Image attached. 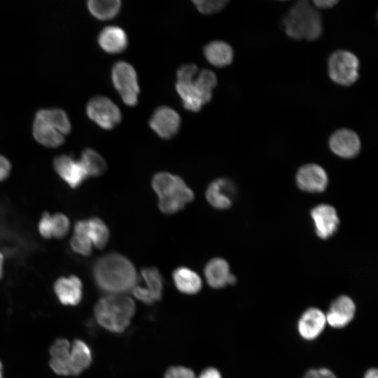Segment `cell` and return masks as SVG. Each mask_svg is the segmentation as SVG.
I'll return each mask as SVG.
<instances>
[{"label": "cell", "mask_w": 378, "mask_h": 378, "mask_svg": "<svg viewBox=\"0 0 378 378\" xmlns=\"http://www.w3.org/2000/svg\"><path fill=\"white\" fill-rule=\"evenodd\" d=\"M217 84L215 74L209 69H202L193 80V85L197 95L204 104L209 102L212 97V91Z\"/></svg>", "instance_id": "obj_27"}, {"label": "cell", "mask_w": 378, "mask_h": 378, "mask_svg": "<svg viewBox=\"0 0 378 378\" xmlns=\"http://www.w3.org/2000/svg\"><path fill=\"white\" fill-rule=\"evenodd\" d=\"M96 285L103 291L119 294L133 289L137 273L133 263L115 252L106 253L96 260L92 269Z\"/></svg>", "instance_id": "obj_1"}, {"label": "cell", "mask_w": 378, "mask_h": 378, "mask_svg": "<svg viewBox=\"0 0 378 378\" xmlns=\"http://www.w3.org/2000/svg\"><path fill=\"white\" fill-rule=\"evenodd\" d=\"M134 295L141 302L151 304L156 301H158L155 295L150 292L147 288L135 286L133 289Z\"/></svg>", "instance_id": "obj_35"}, {"label": "cell", "mask_w": 378, "mask_h": 378, "mask_svg": "<svg viewBox=\"0 0 378 378\" xmlns=\"http://www.w3.org/2000/svg\"><path fill=\"white\" fill-rule=\"evenodd\" d=\"M236 194L233 182L228 178H218L214 181L206 191L208 202L214 208L225 209L231 206Z\"/></svg>", "instance_id": "obj_13"}, {"label": "cell", "mask_w": 378, "mask_h": 378, "mask_svg": "<svg viewBox=\"0 0 378 378\" xmlns=\"http://www.w3.org/2000/svg\"><path fill=\"white\" fill-rule=\"evenodd\" d=\"M356 312V304L350 297L345 295L338 296L325 313L326 323L335 329L344 328L354 320Z\"/></svg>", "instance_id": "obj_9"}, {"label": "cell", "mask_w": 378, "mask_h": 378, "mask_svg": "<svg viewBox=\"0 0 378 378\" xmlns=\"http://www.w3.org/2000/svg\"><path fill=\"white\" fill-rule=\"evenodd\" d=\"M142 276L148 286L158 300L162 297L163 282L160 272L155 267H146L141 270Z\"/></svg>", "instance_id": "obj_31"}, {"label": "cell", "mask_w": 378, "mask_h": 378, "mask_svg": "<svg viewBox=\"0 0 378 378\" xmlns=\"http://www.w3.org/2000/svg\"><path fill=\"white\" fill-rule=\"evenodd\" d=\"M149 125L160 137L169 139L179 130L181 117L173 108L167 106H160L151 115Z\"/></svg>", "instance_id": "obj_8"}, {"label": "cell", "mask_w": 378, "mask_h": 378, "mask_svg": "<svg viewBox=\"0 0 378 378\" xmlns=\"http://www.w3.org/2000/svg\"><path fill=\"white\" fill-rule=\"evenodd\" d=\"M70 344L64 339L57 340L52 345L50 351L51 355L50 365L57 374H70Z\"/></svg>", "instance_id": "obj_23"}, {"label": "cell", "mask_w": 378, "mask_h": 378, "mask_svg": "<svg viewBox=\"0 0 378 378\" xmlns=\"http://www.w3.org/2000/svg\"><path fill=\"white\" fill-rule=\"evenodd\" d=\"M134 312V301L129 297L119 295L100 299L94 308L98 323L115 333H120L128 327Z\"/></svg>", "instance_id": "obj_4"}, {"label": "cell", "mask_w": 378, "mask_h": 378, "mask_svg": "<svg viewBox=\"0 0 378 378\" xmlns=\"http://www.w3.org/2000/svg\"><path fill=\"white\" fill-rule=\"evenodd\" d=\"M89 176H98L104 174L106 169L104 159L97 151L91 148H85L80 160Z\"/></svg>", "instance_id": "obj_30"}, {"label": "cell", "mask_w": 378, "mask_h": 378, "mask_svg": "<svg viewBox=\"0 0 378 378\" xmlns=\"http://www.w3.org/2000/svg\"><path fill=\"white\" fill-rule=\"evenodd\" d=\"M55 170L72 188H76L85 181L88 174L81 162L74 160L71 156L62 155L54 159Z\"/></svg>", "instance_id": "obj_12"}, {"label": "cell", "mask_w": 378, "mask_h": 378, "mask_svg": "<svg viewBox=\"0 0 378 378\" xmlns=\"http://www.w3.org/2000/svg\"><path fill=\"white\" fill-rule=\"evenodd\" d=\"M88 116L104 130H111L120 123L121 111L110 99L96 96L91 99L86 106Z\"/></svg>", "instance_id": "obj_7"}, {"label": "cell", "mask_w": 378, "mask_h": 378, "mask_svg": "<svg viewBox=\"0 0 378 378\" xmlns=\"http://www.w3.org/2000/svg\"><path fill=\"white\" fill-rule=\"evenodd\" d=\"M174 283L181 293L192 295L198 293L202 288V280L193 270L186 267L176 268L172 274Z\"/></svg>", "instance_id": "obj_25"}, {"label": "cell", "mask_w": 378, "mask_h": 378, "mask_svg": "<svg viewBox=\"0 0 378 378\" xmlns=\"http://www.w3.org/2000/svg\"><path fill=\"white\" fill-rule=\"evenodd\" d=\"M363 378H378L377 369V368L368 369L365 372Z\"/></svg>", "instance_id": "obj_41"}, {"label": "cell", "mask_w": 378, "mask_h": 378, "mask_svg": "<svg viewBox=\"0 0 378 378\" xmlns=\"http://www.w3.org/2000/svg\"><path fill=\"white\" fill-rule=\"evenodd\" d=\"M71 246L75 252L86 256L90 255L92 244L86 236L74 234L71 239Z\"/></svg>", "instance_id": "obj_33"}, {"label": "cell", "mask_w": 378, "mask_h": 378, "mask_svg": "<svg viewBox=\"0 0 378 378\" xmlns=\"http://www.w3.org/2000/svg\"><path fill=\"white\" fill-rule=\"evenodd\" d=\"M197 9L203 14H212L221 10L227 4L226 0H195Z\"/></svg>", "instance_id": "obj_32"}, {"label": "cell", "mask_w": 378, "mask_h": 378, "mask_svg": "<svg viewBox=\"0 0 378 378\" xmlns=\"http://www.w3.org/2000/svg\"><path fill=\"white\" fill-rule=\"evenodd\" d=\"M199 378H223L220 372L214 368H208L204 370Z\"/></svg>", "instance_id": "obj_40"}, {"label": "cell", "mask_w": 378, "mask_h": 378, "mask_svg": "<svg viewBox=\"0 0 378 378\" xmlns=\"http://www.w3.org/2000/svg\"><path fill=\"white\" fill-rule=\"evenodd\" d=\"M283 27L286 35L293 39L314 41L323 32L322 17L311 2L300 1L284 16Z\"/></svg>", "instance_id": "obj_2"}, {"label": "cell", "mask_w": 378, "mask_h": 378, "mask_svg": "<svg viewBox=\"0 0 378 378\" xmlns=\"http://www.w3.org/2000/svg\"><path fill=\"white\" fill-rule=\"evenodd\" d=\"M69 220L63 214L57 213L50 215L44 213L38 224L41 234L47 239L54 237L57 239L63 238L69 230Z\"/></svg>", "instance_id": "obj_20"}, {"label": "cell", "mask_w": 378, "mask_h": 378, "mask_svg": "<svg viewBox=\"0 0 378 378\" xmlns=\"http://www.w3.org/2000/svg\"><path fill=\"white\" fill-rule=\"evenodd\" d=\"M92 359V352L88 344L82 340H75L70 350V374H80L90 365Z\"/></svg>", "instance_id": "obj_24"}, {"label": "cell", "mask_w": 378, "mask_h": 378, "mask_svg": "<svg viewBox=\"0 0 378 378\" xmlns=\"http://www.w3.org/2000/svg\"><path fill=\"white\" fill-rule=\"evenodd\" d=\"M296 181L300 189L311 192H322L328 184L326 172L316 164H307L300 167Z\"/></svg>", "instance_id": "obj_14"}, {"label": "cell", "mask_w": 378, "mask_h": 378, "mask_svg": "<svg viewBox=\"0 0 378 378\" xmlns=\"http://www.w3.org/2000/svg\"><path fill=\"white\" fill-rule=\"evenodd\" d=\"M204 275L208 284L214 288H221L236 282L235 276L230 273L227 261L221 258L209 260L204 267Z\"/></svg>", "instance_id": "obj_17"}, {"label": "cell", "mask_w": 378, "mask_h": 378, "mask_svg": "<svg viewBox=\"0 0 378 378\" xmlns=\"http://www.w3.org/2000/svg\"><path fill=\"white\" fill-rule=\"evenodd\" d=\"M33 135L43 146L55 148L64 141V135L50 122L35 117L33 125Z\"/></svg>", "instance_id": "obj_21"}, {"label": "cell", "mask_w": 378, "mask_h": 378, "mask_svg": "<svg viewBox=\"0 0 378 378\" xmlns=\"http://www.w3.org/2000/svg\"><path fill=\"white\" fill-rule=\"evenodd\" d=\"M326 324L325 313L318 308L309 307L300 316L297 330L303 340L313 341L321 335Z\"/></svg>", "instance_id": "obj_11"}, {"label": "cell", "mask_w": 378, "mask_h": 378, "mask_svg": "<svg viewBox=\"0 0 378 378\" xmlns=\"http://www.w3.org/2000/svg\"><path fill=\"white\" fill-rule=\"evenodd\" d=\"M121 1L119 0H90L88 8L97 19L106 20L115 18L119 13Z\"/></svg>", "instance_id": "obj_28"}, {"label": "cell", "mask_w": 378, "mask_h": 378, "mask_svg": "<svg viewBox=\"0 0 378 378\" xmlns=\"http://www.w3.org/2000/svg\"><path fill=\"white\" fill-rule=\"evenodd\" d=\"M329 146L337 156L351 158L358 154L361 144L358 135L354 131L348 128H341L331 134Z\"/></svg>", "instance_id": "obj_10"}, {"label": "cell", "mask_w": 378, "mask_h": 378, "mask_svg": "<svg viewBox=\"0 0 378 378\" xmlns=\"http://www.w3.org/2000/svg\"><path fill=\"white\" fill-rule=\"evenodd\" d=\"M338 2L336 0H314L312 4L316 9H328L334 7Z\"/></svg>", "instance_id": "obj_39"}, {"label": "cell", "mask_w": 378, "mask_h": 378, "mask_svg": "<svg viewBox=\"0 0 378 378\" xmlns=\"http://www.w3.org/2000/svg\"><path fill=\"white\" fill-rule=\"evenodd\" d=\"M74 233L85 235L99 249L106 246L109 238L107 226L99 218L78 221L74 226Z\"/></svg>", "instance_id": "obj_16"}, {"label": "cell", "mask_w": 378, "mask_h": 378, "mask_svg": "<svg viewBox=\"0 0 378 378\" xmlns=\"http://www.w3.org/2000/svg\"><path fill=\"white\" fill-rule=\"evenodd\" d=\"M314 221L316 234L327 239L334 234L339 225V218L335 209L328 204L316 206L311 212Z\"/></svg>", "instance_id": "obj_15"}, {"label": "cell", "mask_w": 378, "mask_h": 378, "mask_svg": "<svg viewBox=\"0 0 378 378\" xmlns=\"http://www.w3.org/2000/svg\"><path fill=\"white\" fill-rule=\"evenodd\" d=\"M204 54L206 60L216 67H225L233 61L232 48L223 41H213L206 44L204 48Z\"/></svg>", "instance_id": "obj_22"}, {"label": "cell", "mask_w": 378, "mask_h": 378, "mask_svg": "<svg viewBox=\"0 0 378 378\" xmlns=\"http://www.w3.org/2000/svg\"><path fill=\"white\" fill-rule=\"evenodd\" d=\"M194 79L177 80L176 89L185 108L192 112H198L204 104L195 92L193 85Z\"/></svg>", "instance_id": "obj_26"}, {"label": "cell", "mask_w": 378, "mask_h": 378, "mask_svg": "<svg viewBox=\"0 0 378 378\" xmlns=\"http://www.w3.org/2000/svg\"><path fill=\"white\" fill-rule=\"evenodd\" d=\"M10 168L9 161L4 156L0 155V181L8 177Z\"/></svg>", "instance_id": "obj_38"}, {"label": "cell", "mask_w": 378, "mask_h": 378, "mask_svg": "<svg viewBox=\"0 0 378 378\" xmlns=\"http://www.w3.org/2000/svg\"><path fill=\"white\" fill-rule=\"evenodd\" d=\"M127 36L125 31L117 26L104 28L98 36L99 46L108 53H120L127 46Z\"/></svg>", "instance_id": "obj_19"}, {"label": "cell", "mask_w": 378, "mask_h": 378, "mask_svg": "<svg viewBox=\"0 0 378 378\" xmlns=\"http://www.w3.org/2000/svg\"><path fill=\"white\" fill-rule=\"evenodd\" d=\"M54 290L59 302L64 305L75 306L82 299V283L74 275L58 279Z\"/></svg>", "instance_id": "obj_18"}, {"label": "cell", "mask_w": 378, "mask_h": 378, "mask_svg": "<svg viewBox=\"0 0 378 378\" xmlns=\"http://www.w3.org/2000/svg\"><path fill=\"white\" fill-rule=\"evenodd\" d=\"M3 261H4V256L2 253H0V278L2 276L3 274Z\"/></svg>", "instance_id": "obj_42"}, {"label": "cell", "mask_w": 378, "mask_h": 378, "mask_svg": "<svg viewBox=\"0 0 378 378\" xmlns=\"http://www.w3.org/2000/svg\"><path fill=\"white\" fill-rule=\"evenodd\" d=\"M198 73V68L194 64H186L177 71V80L194 79Z\"/></svg>", "instance_id": "obj_36"}, {"label": "cell", "mask_w": 378, "mask_h": 378, "mask_svg": "<svg viewBox=\"0 0 378 378\" xmlns=\"http://www.w3.org/2000/svg\"><path fill=\"white\" fill-rule=\"evenodd\" d=\"M36 117L50 122L63 135L68 134L71 131L69 118L65 111L62 109H41L36 113Z\"/></svg>", "instance_id": "obj_29"}, {"label": "cell", "mask_w": 378, "mask_h": 378, "mask_svg": "<svg viewBox=\"0 0 378 378\" xmlns=\"http://www.w3.org/2000/svg\"><path fill=\"white\" fill-rule=\"evenodd\" d=\"M360 62L351 51L338 50L333 52L328 60V73L336 84L350 86L359 78Z\"/></svg>", "instance_id": "obj_5"}, {"label": "cell", "mask_w": 378, "mask_h": 378, "mask_svg": "<svg viewBox=\"0 0 378 378\" xmlns=\"http://www.w3.org/2000/svg\"><path fill=\"white\" fill-rule=\"evenodd\" d=\"M0 378H3V367L1 362H0Z\"/></svg>", "instance_id": "obj_43"}, {"label": "cell", "mask_w": 378, "mask_h": 378, "mask_svg": "<svg viewBox=\"0 0 378 378\" xmlns=\"http://www.w3.org/2000/svg\"><path fill=\"white\" fill-rule=\"evenodd\" d=\"M152 187L159 198V209L164 214L177 213L194 199L193 192L183 180L168 172L156 174Z\"/></svg>", "instance_id": "obj_3"}, {"label": "cell", "mask_w": 378, "mask_h": 378, "mask_svg": "<svg viewBox=\"0 0 378 378\" xmlns=\"http://www.w3.org/2000/svg\"><path fill=\"white\" fill-rule=\"evenodd\" d=\"M164 378H195L193 371L183 366H173L165 372Z\"/></svg>", "instance_id": "obj_34"}, {"label": "cell", "mask_w": 378, "mask_h": 378, "mask_svg": "<svg viewBox=\"0 0 378 378\" xmlns=\"http://www.w3.org/2000/svg\"><path fill=\"white\" fill-rule=\"evenodd\" d=\"M302 378H337L334 372L327 368H311Z\"/></svg>", "instance_id": "obj_37"}, {"label": "cell", "mask_w": 378, "mask_h": 378, "mask_svg": "<svg viewBox=\"0 0 378 378\" xmlns=\"http://www.w3.org/2000/svg\"><path fill=\"white\" fill-rule=\"evenodd\" d=\"M111 78L123 102L129 106H134L140 90L134 68L127 62H118L112 68Z\"/></svg>", "instance_id": "obj_6"}]
</instances>
